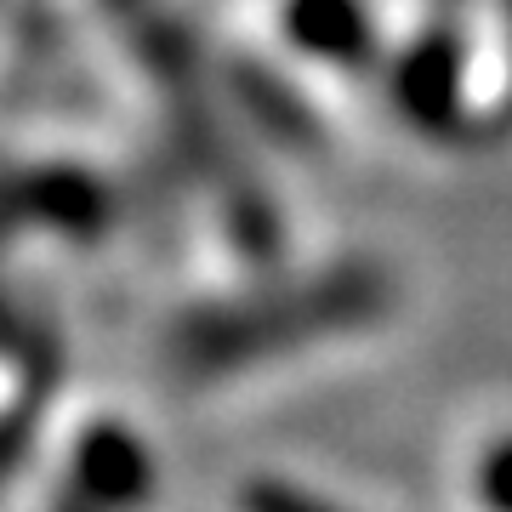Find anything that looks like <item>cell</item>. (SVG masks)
I'll list each match as a JSON object with an SVG mask.
<instances>
[{
  "instance_id": "cell-1",
  "label": "cell",
  "mask_w": 512,
  "mask_h": 512,
  "mask_svg": "<svg viewBox=\"0 0 512 512\" xmlns=\"http://www.w3.org/2000/svg\"><path fill=\"white\" fill-rule=\"evenodd\" d=\"M393 274L376 262H336L285 291H251L183 313L165 336V359L188 387L245 382V370L285 365L302 353L359 336L393 313Z\"/></svg>"
},
{
  "instance_id": "cell-2",
  "label": "cell",
  "mask_w": 512,
  "mask_h": 512,
  "mask_svg": "<svg viewBox=\"0 0 512 512\" xmlns=\"http://www.w3.org/2000/svg\"><path fill=\"white\" fill-rule=\"evenodd\" d=\"M285 35L308 46L325 63H365L370 52V12L365 0H291L285 12Z\"/></svg>"
},
{
  "instance_id": "cell-3",
  "label": "cell",
  "mask_w": 512,
  "mask_h": 512,
  "mask_svg": "<svg viewBox=\"0 0 512 512\" xmlns=\"http://www.w3.org/2000/svg\"><path fill=\"white\" fill-rule=\"evenodd\" d=\"M234 512H365L359 501L325 490V484H308V478L291 473H245L228 495Z\"/></svg>"
},
{
  "instance_id": "cell-4",
  "label": "cell",
  "mask_w": 512,
  "mask_h": 512,
  "mask_svg": "<svg viewBox=\"0 0 512 512\" xmlns=\"http://www.w3.org/2000/svg\"><path fill=\"white\" fill-rule=\"evenodd\" d=\"M467 495H473L478 512H512V427L507 433H490V439L473 450Z\"/></svg>"
}]
</instances>
